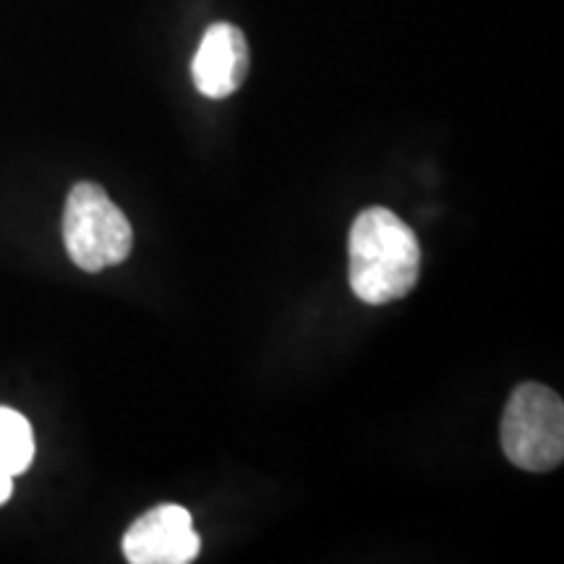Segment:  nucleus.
I'll use <instances>...</instances> for the list:
<instances>
[{
	"instance_id": "423d86ee",
	"label": "nucleus",
	"mask_w": 564,
	"mask_h": 564,
	"mask_svg": "<svg viewBox=\"0 0 564 564\" xmlns=\"http://www.w3.org/2000/svg\"><path fill=\"white\" fill-rule=\"evenodd\" d=\"M34 460V434L30 421L0 405V470L19 476Z\"/></svg>"
},
{
	"instance_id": "f03ea898",
	"label": "nucleus",
	"mask_w": 564,
	"mask_h": 564,
	"mask_svg": "<svg viewBox=\"0 0 564 564\" xmlns=\"http://www.w3.org/2000/svg\"><path fill=\"white\" fill-rule=\"evenodd\" d=\"M63 243L79 270L100 272L131 253L133 230L121 207L97 183H76L63 212Z\"/></svg>"
},
{
	"instance_id": "7ed1b4c3",
	"label": "nucleus",
	"mask_w": 564,
	"mask_h": 564,
	"mask_svg": "<svg viewBox=\"0 0 564 564\" xmlns=\"http://www.w3.org/2000/svg\"><path fill=\"white\" fill-rule=\"evenodd\" d=\"M502 449L520 470L546 474L564 457V405L544 384L525 382L510 394L502 415Z\"/></svg>"
},
{
	"instance_id": "0eeeda50",
	"label": "nucleus",
	"mask_w": 564,
	"mask_h": 564,
	"mask_svg": "<svg viewBox=\"0 0 564 564\" xmlns=\"http://www.w3.org/2000/svg\"><path fill=\"white\" fill-rule=\"evenodd\" d=\"M11 491H13V476L6 474V470H0V505L9 502Z\"/></svg>"
},
{
	"instance_id": "f257e3e1",
	"label": "nucleus",
	"mask_w": 564,
	"mask_h": 564,
	"mask_svg": "<svg viewBox=\"0 0 564 564\" xmlns=\"http://www.w3.org/2000/svg\"><path fill=\"white\" fill-rule=\"evenodd\" d=\"M350 288L369 306L405 299L421 274V246L392 209L371 207L356 217L348 241Z\"/></svg>"
},
{
	"instance_id": "20e7f679",
	"label": "nucleus",
	"mask_w": 564,
	"mask_h": 564,
	"mask_svg": "<svg viewBox=\"0 0 564 564\" xmlns=\"http://www.w3.org/2000/svg\"><path fill=\"white\" fill-rule=\"evenodd\" d=\"M202 552L192 512L160 505L144 512L123 535V556L131 564H188Z\"/></svg>"
},
{
	"instance_id": "39448f33",
	"label": "nucleus",
	"mask_w": 564,
	"mask_h": 564,
	"mask_svg": "<svg viewBox=\"0 0 564 564\" xmlns=\"http://www.w3.org/2000/svg\"><path fill=\"white\" fill-rule=\"evenodd\" d=\"M249 74V42L232 24H212L194 55L192 76L196 89L209 100H223L241 89Z\"/></svg>"
}]
</instances>
